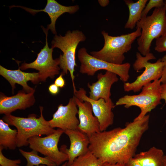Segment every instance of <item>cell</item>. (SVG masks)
Masks as SVG:
<instances>
[{"label": "cell", "mask_w": 166, "mask_h": 166, "mask_svg": "<svg viewBox=\"0 0 166 166\" xmlns=\"http://www.w3.org/2000/svg\"><path fill=\"white\" fill-rule=\"evenodd\" d=\"M86 37L82 31L78 30L68 31L64 36L55 34L52 41L51 48L59 49L63 52L59 57V66L62 70L63 76L69 72L72 82L73 93L77 90L75 85L74 74L75 68L77 65L75 54L77 48L81 42L85 41Z\"/></svg>", "instance_id": "cell-4"}, {"label": "cell", "mask_w": 166, "mask_h": 166, "mask_svg": "<svg viewBox=\"0 0 166 166\" xmlns=\"http://www.w3.org/2000/svg\"><path fill=\"white\" fill-rule=\"evenodd\" d=\"M128 6L129 14L125 26V29H133L141 18V14L148 0H139L134 2L131 0L124 1Z\"/></svg>", "instance_id": "cell-20"}, {"label": "cell", "mask_w": 166, "mask_h": 166, "mask_svg": "<svg viewBox=\"0 0 166 166\" xmlns=\"http://www.w3.org/2000/svg\"><path fill=\"white\" fill-rule=\"evenodd\" d=\"M136 57V59L133 65L134 69L137 72L143 68L145 69L133 82H124V89L126 92H139L144 86L152 81L159 79L162 75L164 64L161 59H159L155 63L149 62V60L156 59L154 55L151 53L143 56L137 52Z\"/></svg>", "instance_id": "cell-7"}, {"label": "cell", "mask_w": 166, "mask_h": 166, "mask_svg": "<svg viewBox=\"0 0 166 166\" xmlns=\"http://www.w3.org/2000/svg\"><path fill=\"white\" fill-rule=\"evenodd\" d=\"M97 78L96 82L91 84L89 83L87 84L90 90L89 97L94 100L102 98L108 101L111 99V86L118 80L117 75L113 72L106 71L104 74L98 73Z\"/></svg>", "instance_id": "cell-16"}, {"label": "cell", "mask_w": 166, "mask_h": 166, "mask_svg": "<svg viewBox=\"0 0 166 166\" xmlns=\"http://www.w3.org/2000/svg\"><path fill=\"white\" fill-rule=\"evenodd\" d=\"M164 64L162 75L160 79L162 84L166 83V54L161 58Z\"/></svg>", "instance_id": "cell-27"}, {"label": "cell", "mask_w": 166, "mask_h": 166, "mask_svg": "<svg viewBox=\"0 0 166 166\" xmlns=\"http://www.w3.org/2000/svg\"><path fill=\"white\" fill-rule=\"evenodd\" d=\"M164 155L162 149L153 146L135 155L133 158L142 166H163Z\"/></svg>", "instance_id": "cell-19"}, {"label": "cell", "mask_w": 166, "mask_h": 166, "mask_svg": "<svg viewBox=\"0 0 166 166\" xmlns=\"http://www.w3.org/2000/svg\"><path fill=\"white\" fill-rule=\"evenodd\" d=\"M42 27L46 36L45 45L38 54L37 58L34 61L29 63L24 62L19 67L22 70L33 69L39 71L40 81H45L48 77L53 79L55 75L58 74L60 68L59 58L53 59V49L49 48L48 45V30L43 26Z\"/></svg>", "instance_id": "cell-9"}, {"label": "cell", "mask_w": 166, "mask_h": 166, "mask_svg": "<svg viewBox=\"0 0 166 166\" xmlns=\"http://www.w3.org/2000/svg\"><path fill=\"white\" fill-rule=\"evenodd\" d=\"M78 113V108L73 95L66 105L61 104L58 106L52 118L48 122L52 128H57L64 131L77 129L79 123L77 117Z\"/></svg>", "instance_id": "cell-12"}, {"label": "cell", "mask_w": 166, "mask_h": 166, "mask_svg": "<svg viewBox=\"0 0 166 166\" xmlns=\"http://www.w3.org/2000/svg\"><path fill=\"white\" fill-rule=\"evenodd\" d=\"M64 132V130L58 128L45 137H31L28 140L29 147L49 157L57 166H59L68 160L67 155L59 150L58 147L60 137Z\"/></svg>", "instance_id": "cell-10"}, {"label": "cell", "mask_w": 166, "mask_h": 166, "mask_svg": "<svg viewBox=\"0 0 166 166\" xmlns=\"http://www.w3.org/2000/svg\"><path fill=\"white\" fill-rule=\"evenodd\" d=\"M34 92L27 93L23 90H20L16 94L10 97L1 92L0 113L11 114L17 110H24L33 105L35 101Z\"/></svg>", "instance_id": "cell-14"}, {"label": "cell", "mask_w": 166, "mask_h": 166, "mask_svg": "<svg viewBox=\"0 0 166 166\" xmlns=\"http://www.w3.org/2000/svg\"><path fill=\"white\" fill-rule=\"evenodd\" d=\"M4 148L0 146V166H20V159L12 160L8 159L3 154L2 151Z\"/></svg>", "instance_id": "cell-25"}, {"label": "cell", "mask_w": 166, "mask_h": 166, "mask_svg": "<svg viewBox=\"0 0 166 166\" xmlns=\"http://www.w3.org/2000/svg\"><path fill=\"white\" fill-rule=\"evenodd\" d=\"M103 164L89 150L86 154L77 158L72 164L67 166H101Z\"/></svg>", "instance_id": "cell-23"}, {"label": "cell", "mask_w": 166, "mask_h": 166, "mask_svg": "<svg viewBox=\"0 0 166 166\" xmlns=\"http://www.w3.org/2000/svg\"><path fill=\"white\" fill-rule=\"evenodd\" d=\"M136 27L141 29V34L137 40V49L145 56L150 53L153 40L166 33V10L164 7L155 8L151 15L141 18Z\"/></svg>", "instance_id": "cell-5"}, {"label": "cell", "mask_w": 166, "mask_h": 166, "mask_svg": "<svg viewBox=\"0 0 166 166\" xmlns=\"http://www.w3.org/2000/svg\"><path fill=\"white\" fill-rule=\"evenodd\" d=\"M164 1L163 0H150L145 6L143 10L141 18L147 16V14L150 10L152 8H159L164 7Z\"/></svg>", "instance_id": "cell-24"}, {"label": "cell", "mask_w": 166, "mask_h": 166, "mask_svg": "<svg viewBox=\"0 0 166 166\" xmlns=\"http://www.w3.org/2000/svg\"><path fill=\"white\" fill-rule=\"evenodd\" d=\"M17 129H12L3 119L0 120V146L4 149L14 150L17 146Z\"/></svg>", "instance_id": "cell-21"}, {"label": "cell", "mask_w": 166, "mask_h": 166, "mask_svg": "<svg viewBox=\"0 0 166 166\" xmlns=\"http://www.w3.org/2000/svg\"><path fill=\"white\" fill-rule=\"evenodd\" d=\"M161 83L160 79L155 80L144 86L139 94L126 95L121 97L116 102L115 106L124 105L126 108L132 106L138 107L140 113L134 120H140L161 103Z\"/></svg>", "instance_id": "cell-6"}, {"label": "cell", "mask_w": 166, "mask_h": 166, "mask_svg": "<svg viewBox=\"0 0 166 166\" xmlns=\"http://www.w3.org/2000/svg\"><path fill=\"white\" fill-rule=\"evenodd\" d=\"M10 7L11 8L18 7L22 8L33 15L40 12L47 13L51 20V23L48 25L47 28L48 30H50L54 34L57 33L55 24L57 19L65 13L73 14L77 12L79 9V6L77 5L69 6H64L60 4L54 0H47L46 5L43 9L35 10L21 6H13Z\"/></svg>", "instance_id": "cell-17"}, {"label": "cell", "mask_w": 166, "mask_h": 166, "mask_svg": "<svg viewBox=\"0 0 166 166\" xmlns=\"http://www.w3.org/2000/svg\"><path fill=\"white\" fill-rule=\"evenodd\" d=\"M104 40L103 48L98 51L90 52L97 59L113 64L121 65L125 57L124 54L130 51L132 44L141 34V29L136 27L135 31L118 36L109 35L105 31L101 32Z\"/></svg>", "instance_id": "cell-3"}, {"label": "cell", "mask_w": 166, "mask_h": 166, "mask_svg": "<svg viewBox=\"0 0 166 166\" xmlns=\"http://www.w3.org/2000/svg\"><path fill=\"white\" fill-rule=\"evenodd\" d=\"M63 75L61 74L54 82V84L59 88H63L65 85V81L63 77Z\"/></svg>", "instance_id": "cell-28"}, {"label": "cell", "mask_w": 166, "mask_h": 166, "mask_svg": "<svg viewBox=\"0 0 166 166\" xmlns=\"http://www.w3.org/2000/svg\"><path fill=\"white\" fill-rule=\"evenodd\" d=\"M77 56L81 63L79 72L81 73L93 76L97 71L104 70L116 74L124 82L127 81L129 78L131 65L129 63L117 65L97 59L89 54L84 47L79 50Z\"/></svg>", "instance_id": "cell-8"}, {"label": "cell", "mask_w": 166, "mask_h": 166, "mask_svg": "<svg viewBox=\"0 0 166 166\" xmlns=\"http://www.w3.org/2000/svg\"><path fill=\"white\" fill-rule=\"evenodd\" d=\"M163 166H166V155L164 156Z\"/></svg>", "instance_id": "cell-34"}, {"label": "cell", "mask_w": 166, "mask_h": 166, "mask_svg": "<svg viewBox=\"0 0 166 166\" xmlns=\"http://www.w3.org/2000/svg\"><path fill=\"white\" fill-rule=\"evenodd\" d=\"M100 5L103 7H105L108 5L109 2V1L108 0H98Z\"/></svg>", "instance_id": "cell-33"}, {"label": "cell", "mask_w": 166, "mask_h": 166, "mask_svg": "<svg viewBox=\"0 0 166 166\" xmlns=\"http://www.w3.org/2000/svg\"><path fill=\"white\" fill-rule=\"evenodd\" d=\"M155 50L159 53L166 51V33L156 39Z\"/></svg>", "instance_id": "cell-26"}, {"label": "cell", "mask_w": 166, "mask_h": 166, "mask_svg": "<svg viewBox=\"0 0 166 166\" xmlns=\"http://www.w3.org/2000/svg\"><path fill=\"white\" fill-rule=\"evenodd\" d=\"M19 67L18 69H8L0 65V75L5 78L10 83L12 88L13 93L15 88V84L22 85L23 90L27 93L35 91L33 88L27 84L28 81H30L34 84L40 81L39 74L38 73H27L22 71Z\"/></svg>", "instance_id": "cell-18"}, {"label": "cell", "mask_w": 166, "mask_h": 166, "mask_svg": "<svg viewBox=\"0 0 166 166\" xmlns=\"http://www.w3.org/2000/svg\"><path fill=\"white\" fill-rule=\"evenodd\" d=\"M48 90L51 94L56 95L59 93L60 89L55 84H52L49 86Z\"/></svg>", "instance_id": "cell-29"}, {"label": "cell", "mask_w": 166, "mask_h": 166, "mask_svg": "<svg viewBox=\"0 0 166 166\" xmlns=\"http://www.w3.org/2000/svg\"><path fill=\"white\" fill-rule=\"evenodd\" d=\"M19 152L26 159L27 163L26 166H40L41 165L47 166H57L54 162L47 156L42 157L38 155V152L33 150L26 152L19 149Z\"/></svg>", "instance_id": "cell-22"}, {"label": "cell", "mask_w": 166, "mask_h": 166, "mask_svg": "<svg viewBox=\"0 0 166 166\" xmlns=\"http://www.w3.org/2000/svg\"><path fill=\"white\" fill-rule=\"evenodd\" d=\"M64 133L69 138L70 146L67 148L66 145H63L60 150L68 156L67 166L72 164L77 158L88 152L89 139L86 134L78 129L66 130Z\"/></svg>", "instance_id": "cell-13"}, {"label": "cell", "mask_w": 166, "mask_h": 166, "mask_svg": "<svg viewBox=\"0 0 166 166\" xmlns=\"http://www.w3.org/2000/svg\"><path fill=\"white\" fill-rule=\"evenodd\" d=\"M126 166H142L133 157L126 164Z\"/></svg>", "instance_id": "cell-31"}, {"label": "cell", "mask_w": 166, "mask_h": 166, "mask_svg": "<svg viewBox=\"0 0 166 166\" xmlns=\"http://www.w3.org/2000/svg\"><path fill=\"white\" fill-rule=\"evenodd\" d=\"M161 99L164 100L166 103V83L161 84Z\"/></svg>", "instance_id": "cell-30"}, {"label": "cell", "mask_w": 166, "mask_h": 166, "mask_svg": "<svg viewBox=\"0 0 166 166\" xmlns=\"http://www.w3.org/2000/svg\"><path fill=\"white\" fill-rule=\"evenodd\" d=\"M75 100L78 108L79 123L78 129L89 138L93 134L100 132L99 122L93 114L90 103L87 101H82L76 97Z\"/></svg>", "instance_id": "cell-15"}, {"label": "cell", "mask_w": 166, "mask_h": 166, "mask_svg": "<svg viewBox=\"0 0 166 166\" xmlns=\"http://www.w3.org/2000/svg\"><path fill=\"white\" fill-rule=\"evenodd\" d=\"M164 7L166 10V0L164 1Z\"/></svg>", "instance_id": "cell-36"}, {"label": "cell", "mask_w": 166, "mask_h": 166, "mask_svg": "<svg viewBox=\"0 0 166 166\" xmlns=\"http://www.w3.org/2000/svg\"></svg>", "instance_id": "cell-37"}, {"label": "cell", "mask_w": 166, "mask_h": 166, "mask_svg": "<svg viewBox=\"0 0 166 166\" xmlns=\"http://www.w3.org/2000/svg\"><path fill=\"white\" fill-rule=\"evenodd\" d=\"M73 93L81 101L90 103L94 115L99 122L100 132L105 131L113 124L114 115L112 110L115 106L111 99L107 102L102 98L93 100L87 95L86 90L82 88H80Z\"/></svg>", "instance_id": "cell-11"}, {"label": "cell", "mask_w": 166, "mask_h": 166, "mask_svg": "<svg viewBox=\"0 0 166 166\" xmlns=\"http://www.w3.org/2000/svg\"><path fill=\"white\" fill-rule=\"evenodd\" d=\"M149 115L118 127L95 133L89 138V150L103 163L126 165L133 157L144 132Z\"/></svg>", "instance_id": "cell-1"}, {"label": "cell", "mask_w": 166, "mask_h": 166, "mask_svg": "<svg viewBox=\"0 0 166 166\" xmlns=\"http://www.w3.org/2000/svg\"><path fill=\"white\" fill-rule=\"evenodd\" d=\"M101 166H126V165L119 164H111L107 163H104Z\"/></svg>", "instance_id": "cell-32"}, {"label": "cell", "mask_w": 166, "mask_h": 166, "mask_svg": "<svg viewBox=\"0 0 166 166\" xmlns=\"http://www.w3.org/2000/svg\"><path fill=\"white\" fill-rule=\"evenodd\" d=\"M67 166V162H65L61 166ZM40 166H45V165H40Z\"/></svg>", "instance_id": "cell-35"}, {"label": "cell", "mask_w": 166, "mask_h": 166, "mask_svg": "<svg viewBox=\"0 0 166 166\" xmlns=\"http://www.w3.org/2000/svg\"><path fill=\"white\" fill-rule=\"evenodd\" d=\"M40 116L37 117L32 114L27 117L15 116L11 114L5 115L2 119L9 125L15 127L17 129V144L18 147L29 145V139L35 136L42 135H49L53 133L56 130L49 125L48 121L44 118L43 111V107H40Z\"/></svg>", "instance_id": "cell-2"}]
</instances>
